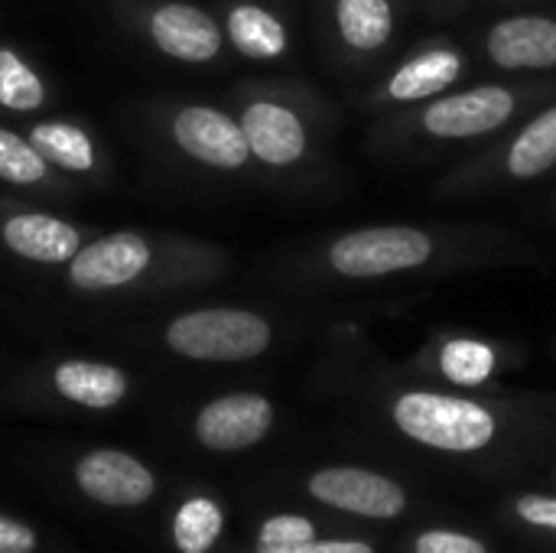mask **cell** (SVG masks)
Listing matches in <instances>:
<instances>
[{"instance_id":"obj_5","label":"cell","mask_w":556,"mask_h":553,"mask_svg":"<svg viewBox=\"0 0 556 553\" xmlns=\"http://www.w3.org/2000/svg\"><path fill=\"white\" fill-rule=\"evenodd\" d=\"M173 134L189 156L218 169H238L251 153L241 124L212 108H182L173 121Z\"/></svg>"},{"instance_id":"obj_17","label":"cell","mask_w":556,"mask_h":553,"mask_svg":"<svg viewBox=\"0 0 556 553\" xmlns=\"http://www.w3.org/2000/svg\"><path fill=\"white\" fill-rule=\"evenodd\" d=\"M556 163V108L544 111L538 121H531L508 153V169L521 179L541 176Z\"/></svg>"},{"instance_id":"obj_13","label":"cell","mask_w":556,"mask_h":553,"mask_svg":"<svg viewBox=\"0 0 556 553\" xmlns=\"http://www.w3.org/2000/svg\"><path fill=\"white\" fill-rule=\"evenodd\" d=\"M3 241L29 261H42V264H62L72 261L78 254V231L52 215H16L3 225Z\"/></svg>"},{"instance_id":"obj_19","label":"cell","mask_w":556,"mask_h":553,"mask_svg":"<svg viewBox=\"0 0 556 553\" xmlns=\"http://www.w3.org/2000/svg\"><path fill=\"white\" fill-rule=\"evenodd\" d=\"M42 160L62 166V169H72V173H85L94 166V150H91V140L72 127V124H39L33 130V140H29Z\"/></svg>"},{"instance_id":"obj_12","label":"cell","mask_w":556,"mask_h":553,"mask_svg":"<svg viewBox=\"0 0 556 553\" xmlns=\"http://www.w3.org/2000/svg\"><path fill=\"white\" fill-rule=\"evenodd\" d=\"M489 52L505 68H551L556 65V20L515 16L492 29Z\"/></svg>"},{"instance_id":"obj_21","label":"cell","mask_w":556,"mask_h":553,"mask_svg":"<svg viewBox=\"0 0 556 553\" xmlns=\"http://www.w3.org/2000/svg\"><path fill=\"white\" fill-rule=\"evenodd\" d=\"M46 91L33 68L10 49H0V104L10 111H36Z\"/></svg>"},{"instance_id":"obj_23","label":"cell","mask_w":556,"mask_h":553,"mask_svg":"<svg viewBox=\"0 0 556 553\" xmlns=\"http://www.w3.org/2000/svg\"><path fill=\"white\" fill-rule=\"evenodd\" d=\"M42 176H46L42 153L23 137L0 127V179L26 186V183H39Z\"/></svg>"},{"instance_id":"obj_15","label":"cell","mask_w":556,"mask_h":553,"mask_svg":"<svg viewBox=\"0 0 556 553\" xmlns=\"http://www.w3.org/2000/svg\"><path fill=\"white\" fill-rule=\"evenodd\" d=\"M228 33H231V42L251 59H274V55H280L287 49L283 23L274 13H267L264 7H254V3H241V7L231 10Z\"/></svg>"},{"instance_id":"obj_16","label":"cell","mask_w":556,"mask_h":553,"mask_svg":"<svg viewBox=\"0 0 556 553\" xmlns=\"http://www.w3.org/2000/svg\"><path fill=\"white\" fill-rule=\"evenodd\" d=\"M459 75V55L456 52H427L401 65L391 78V98L397 101H417L427 95L443 91Z\"/></svg>"},{"instance_id":"obj_14","label":"cell","mask_w":556,"mask_h":553,"mask_svg":"<svg viewBox=\"0 0 556 553\" xmlns=\"http://www.w3.org/2000/svg\"><path fill=\"white\" fill-rule=\"evenodd\" d=\"M55 388L62 398L81 404V407H114L127 394V378L114 365L98 362H65L55 368Z\"/></svg>"},{"instance_id":"obj_28","label":"cell","mask_w":556,"mask_h":553,"mask_svg":"<svg viewBox=\"0 0 556 553\" xmlns=\"http://www.w3.org/2000/svg\"><path fill=\"white\" fill-rule=\"evenodd\" d=\"M303 553H375L362 541H313Z\"/></svg>"},{"instance_id":"obj_24","label":"cell","mask_w":556,"mask_h":553,"mask_svg":"<svg viewBox=\"0 0 556 553\" xmlns=\"http://www.w3.org/2000/svg\"><path fill=\"white\" fill-rule=\"evenodd\" d=\"M316 541L313 521L300 515H277L261 528L257 553H303Z\"/></svg>"},{"instance_id":"obj_2","label":"cell","mask_w":556,"mask_h":553,"mask_svg":"<svg viewBox=\"0 0 556 553\" xmlns=\"http://www.w3.org/2000/svg\"><path fill=\"white\" fill-rule=\"evenodd\" d=\"M166 342L173 352L199 362H244L270 345V326L248 310H199L179 316Z\"/></svg>"},{"instance_id":"obj_11","label":"cell","mask_w":556,"mask_h":553,"mask_svg":"<svg viewBox=\"0 0 556 553\" xmlns=\"http://www.w3.org/2000/svg\"><path fill=\"white\" fill-rule=\"evenodd\" d=\"M241 130L248 137L251 153L270 166H287V163L300 160V153L306 147L300 117L290 108L270 104V101L251 104L241 117Z\"/></svg>"},{"instance_id":"obj_10","label":"cell","mask_w":556,"mask_h":553,"mask_svg":"<svg viewBox=\"0 0 556 553\" xmlns=\"http://www.w3.org/2000/svg\"><path fill=\"white\" fill-rule=\"evenodd\" d=\"M150 33L156 46L182 62H208L222 46V29L215 20L189 3H166L153 13Z\"/></svg>"},{"instance_id":"obj_18","label":"cell","mask_w":556,"mask_h":553,"mask_svg":"<svg viewBox=\"0 0 556 553\" xmlns=\"http://www.w3.org/2000/svg\"><path fill=\"white\" fill-rule=\"evenodd\" d=\"M339 29L352 49H381L391 36L388 0H339Z\"/></svg>"},{"instance_id":"obj_3","label":"cell","mask_w":556,"mask_h":553,"mask_svg":"<svg viewBox=\"0 0 556 553\" xmlns=\"http://www.w3.org/2000/svg\"><path fill=\"white\" fill-rule=\"evenodd\" d=\"M430 251L433 244L424 231L391 225V228H365V231L342 235L332 244L329 261L345 277H384L424 264Z\"/></svg>"},{"instance_id":"obj_20","label":"cell","mask_w":556,"mask_h":553,"mask_svg":"<svg viewBox=\"0 0 556 553\" xmlns=\"http://www.w3.org/2000/svg\"><path fill=\"white\" fill-rule=\"evenodd\" d=\"M176 548L182 553H205L222 535V512L208 499H192L176 515Z\"/></svg>"},{"instance_id":"obj_8","label":"cell","mask_w":556,"mask_h":553,"mask_svg":"<svg viewBox=\"0 0 556 553\" xmlns=\"http://www.w3.org/2000/svg\"><path fill=\"white\" fill-rule=\"evenodd\" d=\"M511 111H515L511 91L489 85L430 104L424 114V127L437 137H476L505 124Z\"/></svg>"},{"instance_id":"obj_25","label":"cell","mask_w":556,"mask_h":553,"mask_svg":"<svg viewBox=\"0 0 556 553\" xmlns=\"http://www.w3.org/2000/svg\"><path fill=\"white\" fill-rule=\"evenodd\" d=\"M417 553H489L476 538L453 531H427L417 538Z\"/></svg>"},{"instance_id":"obj_9","label":"cell","mask_w":556,"mask_h":553,"mask_svg":"<svg viewBox=\"0 0 556 553\" xmlns=\"http://www.w3.org/2000/svg\"><path fill=\"white\" fill-rule=\"evenodd\" d=\"M75 479H78L81 492L101 505L127 508V505H140L153 495V476L147 473V466H140L134 456L114 453V450L88 453L78 463Z\"/></svg>"},{"instance_id":"obj_7","label":"cell","mask_w":556,"mask_h":553,"mask_svg":"<svg viewBox=\"0 0 556 553\" xmlns=\"http://www.w3.org/2000/svg\"><path fill=\"white\" fill-rule=\"evenodd\" d=\"M147 264H150L147 241L130 231H121L78 251L68 264V277L81 290H108V287L130 284L147 271Z\"/></svg>"},{"instance_id":"obj_22","label":"cell","mask_w":556,"mask_h":553,"mask_svg":"<svg viewBox=\"0 0 556 553\" xmlns=\"http://www.w3.org/2000/svg\"><path fill=\"white\" fill-rule=\"evenodd\" d=\"M443 375L456 385H482L495 368V352L476 339H456L440 355Z\"/></svg>"},{"instance_id":"obj_26","label":"cell","mask_w":556,"mask_h":553,"mask_svg":"<svg viewBox=\"0 0 556 553\" xmlns=\"http://www.w3.org/2000/svg\"><path fill=\"white\" fill-rule=\"evenodd\" d=\"M518 515L528 521V525H538V528H547L556 531V499H544V495H525L518 499Z\"/></svg>"},{"instance_id":"obj_1","label":"cell","mask_w":556,"mask_h":553,"mask_svg":"<svg viewBox=\"0 0 556 553\" xmlns=\"http://www.w3.org/2000/svg\"><path fill=\"white\" fill-rule=\"evenodd\" d=\"M397 427L433 450L446 453H476L495 440V417L476 401L433 394V391H410L394 404Z\"/></svg>"},{"instance_id":"obj_27","label":"cell","mask_w":556,"mask_h":553,"mask_svg":"<svg viewBox=\"0 0 556 553\" xmlns=\"http://www.w3.org/2000/svg\"><path fill=\"white\" fill-rule=\"evenodd\" d=\"M33 548H36V535L26 525L0 515V553H33Z\"/></svg>"},{"instance_id":"obj_6","label":"cell","mask_w":556,"mask_h":553,"mask_svg":"<svg viewBox=\"0 0 556 553\" xmlns=\"http://www.w3.org/2000/svg\"><path fill=\"white\" fill-rule=\"evenodd\" d=\"M274 424V407L261 394H228L222 401H212L199 420H195V437L208 450H244L254 447L257 440L267 437Z\"/></svg>"},{"instance_id":"obj_4","label":"cell","mask_w":556,"mask_h":553,"mask_svg":"<svg viewBox=\"0 0 556 553\" xmlns=\"http://www.w3.org/2000/svg\"><path fill=\"white\" fill-rule=\"evenodd\" d=\"M309 495L339 512L362 518H397L407 508V495L397 482L368 469H323L309 479Z\"/></svg>"}]
</instances>
